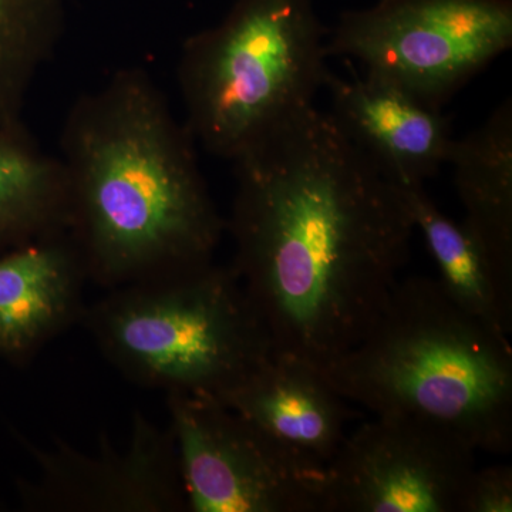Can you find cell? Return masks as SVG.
Returning <instances> with one entry per match:
<instances>
[{
  "label": "cell",
  "mask_w": 512,
  "mask_h": 512,
  "mask_svg": "<svg viewBox=\"0 0 512 512\" xmlns=\"http://www.w3.org/2000/svg\"><path fill=\"white\" fill-rule=\"evenodd\" d=\"M447 164L466 211L464 224L512 269V100L498 104L467 136L454 138Z\"/></svg>",
  "instance_id": "cell-14"
},
{
  "label": "cell",
  "mask_w": 512,
  "mask_h": 512,
  "mask_svg": "<svg viewBox=\"0 0 512 512\" xmlns=\"http://www.w3.org/2000/svg\"><path fill=\"white\" fill-rule=\"evenodd\" d=\"M234 168L231 268L274 352L323 369L369 332L409 259L403 192L315 106Z\"/></svg>",
  "instance_id": "cell-1"
},
{
  "label": "cell",
  "mask_w": 512,
  "mask_h": 512,
  "mask_svg": "<svg viewBox=\"0 0 512 512\" xmlns=\"http://www.w3.org/2000/svg\"><path fill=\"white\" fill-rule=\"evenodd\" d=\"M325 89L330 117L394 184L426 185L447 164L454 136L443 110L367 73L345 79L330 72Z\"/></svg>",
  "instance_id": "cell-10"
},
{
  "label": "cell",
  "mask_w": 512,
  "mask_h": 512,
  "mask_svg": "<svg viewBox=\"0 0 512 512\" xmlns=\"http://www.w3.org/2000/svg\"><path fill=\"white\" fill-rule=\"evenodd\" d=\"M187 512H320L323 476L211 397L167 394Z\"/></svg>",
  "instance_id": "cell-7"
},
{
  "label": "cell",
  "mask_w": 512,
  "mask_h": 512,
  "mask_svg": "<svg viewBox=\"0 0 512 512\" xmlns=\"http://www.w3.org/2000/svg\"><path fill=\"white\" fill-rule=\"evenodd\" d=\"M194 143L140 67L74 101L59 158L66 231L89 281L109 291L214 261L227 221Z\"/></svg>",
  "instance_id": "cell-2"
},
{
  "label": "cell",
  "mask_w": 512,
  "mask_h": 512,
  "mask_svg": "<svg viewBox=\"0 0 512 512\" xmlns=\"http://www.w3.org/2000/svg\"><path fill=\"white\" fill-rule=\"evenodd\" d=\"M66 231V181L60 158L47 154L22 120L0 124V254Z\"/></svg>",
  "instance_id": "cell-15"
},
{
  "label": "cell",
  "mask_w": 512,
  "mask_h": 512,
  "mask_svg": "<svg viewBox=\"0 0 512 512\" xmlns=\"http://www.w3.org/2000/svg\"><path fill=\"white\" fill-rule=\"evenodd\" d=\"M511 47L512 0H377L343 12L326 40L329 57L436 110Z\"/></svg>",
  "instance_id": "cell-6"
},
{
  "label": "cell",
  "mask_w": 512,
  "mask_h": 512,
  "mask_svg": "<svg viewBox=\"0 0 512 512\" xmlns=\"http://www.w3.org/2000/svg\"><path fill=\"white\" fill-rule=\"evenodd\" d=\"M218 402L244 417L295 463L323 476L355 417L320 367L274 353Z\"/></svg>",
  "instance_id": "cell-11"
},
{
  "label": "cell",
  "mask_w": 512,
  "mask_h": 512,
  "mask_svg": "<svg viewBox=\"0 0 512 512\" xmlns=\"http://www.w3.org/2000/svg\"><path fill=\"white\" fill-rule=\"evenodd\" d=\"M89 281L67 231L0 254V359L26 365L50 340L82 322Z\"/></svg>",
  "instance_id": "cell-12"
},
{
  "label": "cell",
  "mask_w": 512,
  "mask_h": 512,
  "mask_svg": "<svg viewBox=\"0 0 512 512\" xmlns=\"http://www.w3.org/2000/svg\"><path fill=\"white\" fill-rule=\"evenodd\" d=\"M476 453L436 424L376 416L326 467L320 512H460Z\"/></svg>",
  "instance_id": "cell-8"
},
{
  "label": "cell",
  "mask_w": 512,
  "mask_h": 512,
  "mask_svg": "<svg viewBox=\"0 0 512 512\" xmlns=\"http://www.w3.org/2000/svg\"><path fill=\"white\" fill-rule=\"evenodd\" d=\"M439 266V281L458 308L505 336L512 332V269L507 268L464 224L447 217L424 185L400 187Z\"/></svg>",
  "instance_id": "cell-13"
},
{
  "label": "cell",
  "mask_w": 512,
  "mask_h": 512,
  "mask_svg": "<svg viewBox=\"0 0 512 512\" xmlns=\"http://www.w3.org/2000/svg\"><path fill=\"white\" fill-rule=\"evenodd\" d=\"M512 467L476 468L464 491L460 512H511Z\"/></svg>",
  "instance_id": "cell-17"
},
{
  "label": "cell",
  "mask_w": 512,
  "mask_h": 512,
  "mask_svg": "<svg viewBox=\"0 0 512 512\" xmlns=\"http://www.w3.org/2000/svg\"><path fill=\"white\" fill-rule=\"evenodd\" d=\"M66 0H0V124L22 120L33 80L62 36Z\"/></svg>",
  "instance_id": "cell-16"
},
{
  "label": "cell",
  "mask_w": 512,
  "mask_h": 512,
  "mask_svg": "<svg viewBox=\"0 0 512 512\" xmlns=\"http://www.w3.org/2000/svg\"><path fill=\"white\" fill-rule=\"evenodd\" d=\"M80 325L127 380L165 394L220 400L275 353L234 269L214 261L109 289Z\"/></svg>",
  "instance_id": "cell-4"
},
{
  "label": "cell",
  "mask_w": 512,
  "mask_h": 512,
  "mask_svg": "<svg viewBox=\"0 0 512 512\" xmlns=\"http://www.w3.org/2000/svg\"><path fill=\"white\" fill-rule=\"evenodd\" d=\"M22 439L39 476L19 484L25 510L35 512H187L170 427L146 414H133L130 441L123 450L100 437L97 454L76 450L62 439L40 448Z\"/></svg>",
  "instance_id": "cell-9"
},
{
  "label": "cell",
  "mask_w": 512,
  "mask_h": 512,
  "mask_svg": "<svg viewBox=\"0 0 512 512\" xmlns=\"http://www.w3.org/2000/svg\"><path fill=\"white\" fill-rule=\"evenodd\" d=\"M328 35L312 0H237L188 37L177 77L194 140L234 163L315 106L330 74Z\"/></svg>",
  "instance_id": "cell-5"
},
{
  "label": "cell",
  "mask_w": 512,
  "mask_h": 512,
  "mask_svg": "<svg viewBox=\"0 0 512 512\" xmlns=\"http://www.w3.org/2000/svg\"><path fill=\"white\" fill-rule=\"evenodd\" d=\"M322 372L377 417L436 424L485 453L512 450L510 340L458 308L439 279H399L369 332Z\"/></svg>",
  "instance_id": "cell-3"
}]
</instances>
